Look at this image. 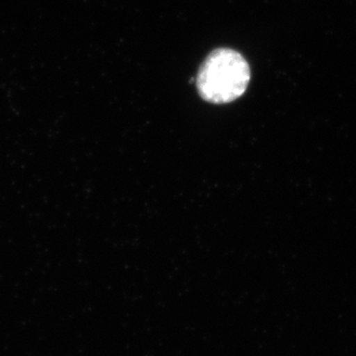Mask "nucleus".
I'll list each match as a JSON object with an SVG mask.
<instances>
[{
	"mask_svg": "<svg viewBox=\"0 0 356 356\" xmlns=\"http://www.w3.org/2000/svg\"><path fill=\"white\" fill-rule=\"evenodd\" d=\"M249 80L250 68L245 58L231 49H218L200 68L198 92L212 104H226L245 94Z\"/></svg>",
	"mask_w": 356,
	"mask_h": 356,
	"instance_id": "nucleus-1",
	"label": "nucleus"
}]
</instances>
